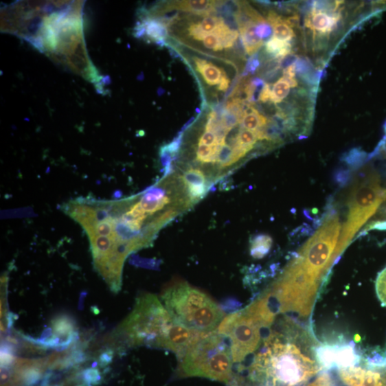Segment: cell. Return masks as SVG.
Returning <instances> with one entry per match:
<instances>
[{"label": "cell", "instance_id": "cell-2", "mask_svg": "<svg viewBox=\"0 0 386 386\" xmlns=\"http://www.w3.org/2000/svg\"><path fill=\"white\" fill-rule=\"evenodd\" d=\"M340 230L339 217L331 213L289 263L268 291L277 313L310 317L328 273L340 257Z\"/></svg>", "mask_w": 386, "mask_h": 386}, {"label": "cell", "instance_id": "cell-26", "mask_svg": "<svg viewBox=\"0 0 386 386\" xmlns=\"http://www.w3.org/2000/svg\"><path fill=\"white\" fill-rule=\"evenodd\" d=\"M198 145L209 147H220L217 136L212 132L206 131L200 138Z\"/></svg>", "mask_w": 386, "mask_h": 386}, {"label": "cell", "instance_id": "cell-24", "mask_svg": "<svg viewBox=\"0 0 386 386\" xmlns=\"http://www.w3.org/2000/svg\"><path fill=\"white\" fill-rule=\"evenodd\" d=\"M234 149L231 146L225 144L220 147L218 153L217 163L225 168L234 164Z\"/></svg>", "mask_w": 386, "mask_h": 386}, {"label": "cell", "instance_id": "cell-12", "mask_svg": "<svg viewBox=\"0 0 386 386\" xmlns=\"http://www.w3.org/2000/svg\"><path fill=\"white\" fill-rule=\"evenodd\" d=\"M268 22L273 30L274 38L289 43L295 37L291 21L286 20L275 12L269 13Z\"/></svg>", "mask_w": 386, "mask_h": 386}, {"label": "cell", "instance_id": "cell-23", "mask_svg": "<svg viewBox=\"0 0 386 386\" xmlns=\"http://www.w3.org/2000/svg\"><path fill=\"white\" fill-rule=\"evenodd\" d=\"M376 291L381 305L386 308V267L377 276Z\"/></svg>", "mask_w": 386, "mask_h": 386}, {"label": "cell", "instance_id": "cell-10", "mask_svg": "<svg viewBox=\"0 0 386 386\" xmlns=\"http://www.w3.org/2000/svg\"><path fill=\"white\" fill-rule=\"evenodd\" d=\"M340 19L339 14L331 16L322 10L315 8L308 15L306 25L315 32L326 34L335 28Z\"/></svg>", "mask_w": 386, "mask_h": 386}, {"label": "cell", "instance_id": "cell-6", "mask_svg": "<svg viewBox=\"0 0 386 386\" xmlns=\"http://www.w3.org/2000/svg\"><path fill=\"white\" fill-rule=\"evenodd\" d=\"M179 360L183 376L202 377L225 383L232 381L234 361L231 349L216 330L203 332Z\"/></svg>", "mask_w": 386, "mask_h": 386}, {"label": "cell", "instance_id": "cell-11", "mask_svg": "<svg viewBox=\"0 0 386 386\" xmlns=\"http://www.w3.org/2000/svg\"><path fill=\"white\" fill-rule=\"evenodd\" d=\"M256 25L257 23L252 20L239 25L241 41L249 56L256 54L263 45V41L256 34Z\"/></svg>", "mask_w": 386, "mask_h": 386}, {"label": "cell", "instance_id": "cell-13", "mask_svg": "<svg viewBox=\"0 0 386 386\" xmlns=\"http://www.w3.org/2000/svg\"><path fill=\"white\" fill-rule=\"evenodd\" d=\"M269 120L261 115L253 106L244 110V115L240 122L242 129L253 132H259L270 124Z\"/></svg>", "mask_w": 386, "mask_h": 386}, {"label": "cell", "instance_id": "cell-5", "mask_svg": "<svg viewBox=\"0 0 386 386\" xmlns=\"http://www.w3.org/2000/svg\"><path fill=\"white\" fill-rule=\"evenodd\" d=\"M161 298L172 318L190 329L213 332L224 319L222 309L212 297L187 283L170 285Z\"/></svg>", "mask_w": 386, "mask_h": 386}, {"label": "cell", "instance_id": "cell-17", "mask_svg": "<svg viewBox=\"0 0 386 386\" xmlns=\"http://www.w3.org/2000/svg\"><path fill=\"white\" fill-rule=\"evenodd\" d=\"M272 238L266 235H258L251 242V254L257 259L264 258L270 251Z\"/></svg>", "mask_w": 386, "mask_h": 386}, {"label": "cell", "instance_id": "cell-21", "mask_svg": "<svg viewBox=\"0 0 386 386\" xmlns=\"http://www.w3.org/2000/svg\"><path fill=\"white\" fill-rule=\"evenodd\" d=\"M220 147H209L204 145H198L197 150V159L203 163H216Z\"/></svg>", "mask_w": 386, "mask_h": 386}, {"label": "cell", "instance_id": "cell-22", "mask_svg": "<svg viewBox=\"0 0 386 386\" xmlns=\"http://www.w3.org/2000/svg\"><path fill=\"white\" fill-rule=\"evenodd\" d=\"M183 181L185 186H195L205 185V177L204 172L199 169H190L185 172Z\"/></svg>", "mask_w": 386, "mask_h": 386}, {"label": "cell", "instance_id": "cell-20", "mask_svg": "<svg viewBox=\"0 0 386 386\" xmlns=\"http://www.w3.org/2000/svg\"><path fill=\"white\" fill-rule=\"evenodd\" d=\"M257 140H258V138L256 132L241 129L233 142L250 152L254 148Z\"/></svg>", "mask_w": 386, "mask_h": 386}, {"label": "cell", "instance_id": "cell-30", "mask_svg": "<svg viewBox=\"0 0 386 386\" xmlns=\"http://www.w3.org/2000/svg\"><path fill=\"white\" fill-rule=\"evenodd\" d=\"M230 80L227 78L226 74L225 73L223 78L219 84L218 90L221 91H225L227 90L228 87H229Z\"/></svg>", "mask_w": 386, "mask_h": 386}, {"label": "cell", "instance_id": "cell-3", "mask_svg": "<svg viewBox=\"0 0 386 386\" xmlns=\"http://www.w3.org/2000/svg\"><path fill=\"white\" fill-rule=\"evenodd\" d=\"M317 371V361L277 332L265 339L250 370L254 379L269 386H301Z\"/></svg>", "mask_w": 386, "mask_h": 386}, {"label": "cell", "instance_id": "cell-8", "mask_svg": "<svg viewBox=\"0 0 386 386\" xmlns=\"http://www.w3.org/2000/svg\"><path fill=\"white\" fill-rule=\"evenodd\" d=\"M359 177L350 190L348 197V219L340 237L337 252H344L360 228L372 217L386 198V190L381 185L378 175L367 172Z\"/></svg>", "mask_w": 386, "mask_h": 386}, {"label": "cell", "instance_id": "cell-31", "mask_svg": "<svg viewBox=\"0 0 386 386\" xmlns=\"http://www.w3.org/2000/svg\"><path fill=\"white\" fill-rule=\"evenodd\" d=\"M259 63L258 61V60H253V61H251L249 63V64L248 65V71L252 72L254 71V70L256 69V67L258 66Z\"/></svg>", "mask_w": 386, "mask_h": 386}, {"label": "cell", "instance_id": "cell-27", "mask_svg": "<svg viewBox=\"0 0 386 386\" xmlns=\"http://www.w3.org/2000/svg\"><path fill=\"white\" fill-rule=\"evenodd\" d=\"M188 196L192 200L201 198L206 192V185H195L188 187Z\"/></svg>", "mask_w": 386, "mask_h": 386}, {"label": "cell", "instance_id": "cell-29", "mask_svg": "<svg viewBox=\"0 0 386 386\" xmlns=\"http://www.w3.org/2000/svg\"><path fill=\"white\" fill-rule=\"evenodd\" d=\"M271 89L270 85L266 84L264 87H262L261 93H260L259 100L263 102L271 101Z\"/></svg>", "mask_w": 386, "mask_h": 386}, {"label": "cell", "instance_id": "cell-9", "mask_svg": "<svg viewBox=\"0 0 386 386\" xmlns=\"http://www.w3.org/2000/svg\"><path fill=\"white\" fill-rule=\"evenodd\" d=\"M315 356L321 365L328 367L337 365L348 368L359 361L354 348L350 345L320 347L315 352Z\"/></svg>", "mask_w": 386, "mask_h": 386}, {"label": "cell", "instance_id": "cell-1", "mask_svg": "<svg viewBox=\"0 0 386 386\" xmlns=\"http://www.w3.org/2000/svg\"><path fill=\"white\" fill-rule=\"evenodd\" d=\"M82 2H25L6 8L3 31L19 35L73 72L91 82L100 80L87 51Z\"/></svg>", "mask_w": 386, "mask_h": 386}, {"label": "cell", "instance_id": "cell-4", "mask_svg": "<svg viewBox=\"0 0 386 386\" xmlns=\"http://www.w3.org/2000/svg\"><path fill=\"white\" fill-rule=\"evenodd\" d=\"M275 315L265 293L248 307L224 318L216 330L229 343L234 363L256 352L261 345L262 330L272 326Z\"/></svg>", "mask_w": 386, "mask_h": 386}, {"label": "cell", "instance_id": "cell-25", "mask_svg": "<svg viewBox=\"0 0 386 386\" xmlns=\"http://www.w3.org/2000/svg\"><path fill=\"white\" fill-rule=\"evenodd\" d=\"M203 41L205 47L210 49L219 51L224 48L221 39L214 32L207 34Z\"/></svg>", "mask_w": 386, "mask_h": 386}, {"label": "cell", "instance_id": "cell-19", "mask_svg": "<svg viewBox=\"0 0 386 386\" xmlns=\"http://www.w3.org/2000/svg\"><path fill=\"white\" fill-rule=\"evenodd\" d=\"M291 87V83L284 76L279 79L271 90V101L275 103L282 102L288 97Z\"/></svg>", "mask_w": 386, "mask_h": 386}, {"label": "cell", "instance_id": "cell-14", "mask_svg": "<svg viewBox=\"0 0 386 386\" xmlns=\"http://www.w3.org/2000/svg\"><path fill=\"white\" fill-rule=\"evenodd\" d=\"M215 5V2L207 1V0H204V1L203 0V1H181L170 4L166 10L177 8L185 12L207 16L214 10Z\"/></svg>", "mask_w": 386, "mask_h": 386}, {"label": "cell", "instance_id": "cell-18", "mask_svg": "<svg viewBox=\"0 0 386 386\" xmlns=\"http://www.w3.org/2000/svg\"><path fill=\"white\" fill-rule=\"evenodd\" d=\"M269 54L276 58H284L291 54V45L288 42L280 41L273 37L266 45Z\"/></svg>", "mask_w": 386, "mask_h": 386}, {"label": "cell", "instance_id": "cell-7", "mask_svg": "<svg viewBox=\"0 0 386 386\" xmlns=\"http://www.w3.org/2000/svg\"><path fill=\"white\" fill-rule=\"evenodd\" d=\"M175 323L159 298L146 294L137 298L133 311L120 330L133 345L167 349Z\"/></svg>", "mask_w": 386, "mask_h": 386}, {"label": "cell", "instance_id": "cell-16", "mask_svg": "<svg viewBox=\"0 0 386 386\" xmlns=\"http://www.w3.org/2000/svg\"><path fill=\"white\" fill-rule=\"evenodd\" d=\"M198 71L202 75L205 82L209 85L219 84L223 75L222 69L212 63L195 58Z\"/></svg>", "mask_w": 386, "mask_h": 386}, {"label": "cell", "instance_id": "cell-15", "mask_svg": "<svg viewBox=\"0 0 386 386\" xmlns=\"http://www.w3.org/2000/svg\"><path fill=\"white\" fill-rule=\"evenodd\" d=\"M223 21L216 16H209L200 23L192 24L188 29L192 38L203 41L207 34L213 33Z\"/></svg>", "mask_w": 386, "mask_h": 386}, {"label": "cell", "instance_id": "cell-28", "mask_svg": "<svg viewBox=\"0 0 386 386\" xmlns=\"http://www.w3.org/2000/svg\"><path fill=\"white\" fill-rule=\"evenodd\" d=\"M256 32L258 36L262 40L270 36L272 32V30L270 25L266 22L258 23L256 25Z\"/></svg>", "mask_w": 386, "mask_h": 386}, {"label": "cell", "instance_id": "cell-32", "mask_svg": "<svg viewBox=\"0 0 386 386\" xmlns=\"http://www.w3.org/2000/svg\"><path fill=\"white\" fill-rule=\"evenodd\" d=\"M385 134H386V126H385Z\"/></svg>", "mask_w": 386, "mask_h": 386}]
</instances>
